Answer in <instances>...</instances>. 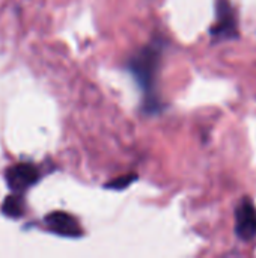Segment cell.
I'll list each match as a JSON object with an SVG mask.
<instances>
[{
	"instance_id": "cell-1",
	"label": "cell",
	"mask_w": 256,
	"mask_h": 258,
	"mask_svg": "<svg viewBox=\"0 0 256 258\" xmlns=\"http://www.w3.org/2000/svg\"><path fill=\"white\" fill-rule=\"evenodd\" d=\"M163 56V42L152 41L136 51L127 62V70L143 92V110L148 115L161 112V101L157 94V77Z\"/></svg>"
},
{
	"instance_id": "cell-2",
	"label": "cell",
	"mask_w": 256,
	"mask_h": 258,
	"mask_svg": "<svg viewBox=\"0 0 256 258\" xmlns=\"http://www.w3.org/2000/svg\"><path fill=\"white\" fill-rule=\"evenodd\" d=\"M41 178L39 168L30 162H20L11 165L5 171V180L12 194L24 197V194L35 186Z\"/></svg>"
},
{
	"instance_id": "cell-3",
	"label": "cell",
	"mask_w": 256,
	"mask_h": 258,
	"mask_svg": "<svg viewBox=\"0 0 256 258\" xmlns=\"http://www.w3.org/2000/svg\"><path fill=\"white\" fill-rule=\"evenodd\" d=\"M216 15H217V20L210 29L211 36L216 41L237 38L238 36L237 20H235V14L231 8L229 0H217Z\"/></svg>"
},
{
	"instance_id": "cell-4",
	"label": "cell",
	"mask_w": 256,
	"mask_h": 258,
	"mask_svg": "<svg viewBox=\"0 0 256 258\" xmlns=\"http://www.w3.org/2000/svg\"><path fill=\"white\" fill-rule=\"evenodd\" d=\"M235 234L244 242L256 237V207L247 197L235 209Z\"/></svg>"
},
{
	"instance_id": "cell-5",
	"label": "cell",
	"mask_w": 256,
	"mask_h": 258,
	"mask_svg": "<svg viewBox=\"0 0 256 258\" xmlns=\"http://www.w3.org/2000/svg\"><path fill=\"white\" fill-rule=\"evenodd\" d=\"M44 224L47 225V228L62 237H81V228L80 224L77 222V219L74 216H71L69 213L65 212H51L44 218Z\"/></svg>"
},
{
	"instance_id": "cell-6",
	"label": "cell",
	"mask_w": 256,
	"mask_h": 258,
	"mask_svg": "<svg viewBox=\"0 0 256 258\" xmlns=\"http://www.w3.org/2000/svg\"><path fill=\"white\" fill-rule=\"evenodd\" d=\"M24 197L11 194L2 206V213L11 219H18L24 215Z\"/></svg>"
},
{
	"instance_id": "cell-7",
	"label": "cell",
	"mask_w": 256,
	"mask_h": 258,
	"mask_svg": "<svg viewBox=\"0 0 256 258\" xmlns=\"http://www.w3.org/2000/svg\"><path fill=\"white\" fill-rule=\"evenodd\" d=\"M137 180V175L136 174H128V175H121L109 183L104 184L106 189H112V190H122V189H127L133 181Z\"/></svg>"
}]
</instances>
